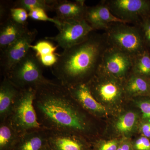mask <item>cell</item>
<instances>
[{"label":"cell","instance_id":"1","mask_svg":"<svg viewBox=\"0 0 150 150\" xmlns=\"http://www.w3.org/2000/svg\"><path fill=\"white\" fill-rule=\"evenodd\" d=\"M35 88L33 105L41 128L71 132L88 139L92 133L91 115L74 99L68 88L48 79Z\"/></svg>","mask_w":150,"mask_h":150},{"label":"cell","instance_id":"2","mask_svg":"<svg viewBox=\"0 0 150 150\" xmlns=\"http://www.w3.org/2000/svg\"><path fill=\"white\" fill-rule=\"evenodd\" d=\"M108 46L104 33L93 31L83 42L58 54L57 62L51 67L52 74L67 87L88 83L99 70Z\"/></svg>","mask_w":150,"mask_h":150},{"label":"cell","instance_id":"3","mask_svg":"<svg viewBox=\"0 0 150 150\" xmlns=\"http://www.w3.org/2000/svg\"><path fill=\"white\" fill-rule=\"evenodd\" d=\"M103 33L108 46L133 58L147 49L142 33L137 25L115 23L110 25Z\"/></svg>","mask_w":150,"mask_h":150},{"label":"cell","instance_id":"4","mask_svg":"<svg viewBox=\"0 0 150 150\" xmlns=\"http://www.w3.org/2000/svg\"><path fill=\"white\" fill-rule=\"evenodd\" d=\"M43 67L35 52L30 49L27 55L4 76L20 89L35 88L48 80L43 76Z\"/></svg>","mask_w":150,"mask_h":150},{"label":"cell","instance_id":"5","mask_svg":"<svg viewBox=\"0 0 150 150\" xmlns=\"http://www.w3.org/2000/svg\"><path fill=\"white\" fill-rule=\"evenodd\" d=\"M35 88L21 90L11 115L7 119L20 134L41 129L33 105Z\"/></svg>","mask_w":150,"mask_h":150},{"label":"cell","instance_id":"6","mask_svg":"<svg viewBox=\"0 0 150 150\" xmlns=\"http://www.w3.org/2000/svg\"><path fill=\"white\" fill-rule=\"evenodd\" d=\"M88 84L94 97L106 108L119 104L126 96L123 81L99 70Z\"/></svg>","mask_w":150,"mask_h":150},{"label":"cell","instance_id":"7","mask_svg":"<svg viewBox=\"0 0 150 150\" xmlns=\"http://www.w3.org/2000/svg\"><path fill=\"white\" fill-rule=\"evenodd\" d=\"M61 21V26L58 28L59 33L55 36L46 37V39L55 41L64 50L83 42L94 31L85 19Z\"/></svg>","mask_w":150,"mask_h":150},{"label":"cell","instance_id":"8","mask_svg":"<svg viewBox=\"0 0 150 150\" xmlns=\"http://www.w3.org/2000/svg\"><path fill=\"white\" fill-rule=\"evenodd\" d=\"M113 15L127 23L137 24L150 16L149 0H107L103 1Z\"/></svg>","mask_w":150,"mask_h":150},{"label":"cell","instance_id":"9","mask_svg":"<svg viewBox=\"0 0 150 150\" xmlns=\"http://www.w3.org/2000/svg\"><path fill=\"white\" fill-rule=\"evenodd\" d=\"M37 34L36 29H28L21 37L1 51L0 65L4 76L27 55Z\"/></svg>","mask_w":150,"mask_h":150},{"label":"cell","instance_id":"10","mask_svg":"<svg viewBox=\"0 0 150 150\" xmlns=\"http://www.w3.org/2000/svg\"><path fill=\"white\" fill-rule=\"evenodd\" d=\"M133 57L108 46L103 56L99 70L124 81L131 72Z\"/></svg>","mask_w":150,"mask_h":150},{"label":"cell","instance_id":"11","mask_svg":"<svg viewBox=\"0 0 150 150\" xmlns=\"http://www.w3.org/2000/svg\"><path fill=\"white\" fill-rule=\"evenodd\" d=\"M48 144L53 150H90L89 143L79 134L48 131Z\"/></svg>","mask_w":150,"mask_h":150},{"label":"cell","instance_id":"12","mask_svg":"<svg viewBox=\"0 0 150 150\" xmlns=\"http://www.w3.org/2000/svg\"><path fill=\"white\" fill-rule=\"evenodd\" d=\"M68 88L71 95L90 115L101 117L107 114V110L93 96L88 83H81Z\"/></svg>","mask_w":150,"mask_h":150},{"label":"cell","instance_id":"13","mask_svg":"<svg viewBox=\"0 0 150 150\" xmlns=\"http://www.w3.org/2000/svg\"><path fill=\"white\" fill-rule=\"evenodd\" d=\"M84 19L94 31L105 30L115 23H126L113 15L103 1L93 6H87Z\"/></svg>","mask_w":150,"mask_h":150},{"label":"cell","instance_id":"14","mask_svg":"<svg viewBox=\"0 0 150 150\" xmlns=\"http://www.w3.org/2000/svg\"><path fill=\"white\" fill-rule=\"evenodd\" d=\"M21 90L4 76L0 85V122L9 117Z\"/></svg>","mask_w":150,"mask_h":150},{"label":"cell","instance_id":"15","mask_svg":"<svg viewBox=\"0 0 150 150\" xmlns=\"http://www.w3.org/2000/svg\"><path fill=\"white\" fill-rule=\"evenodd\" d=\"M83 0L69 1L56 0L54 11L56 18L60 21L71 19H84L87 6Z\"/></svg>","mask_w":150,"mask_h":150},{"label":"cell","instance_id":"16","mask_svg":"<svg viewBox=\"0 0 150 150\" xmlns=\"http://www.w3.org/2000/svg\"><path fill=\"white\" fill-rule=\"evenodd\" d=\"M48 145V131L41 128L21 134L13 150H43Z\"/></svg>","mask_w":150,"mask_h":150},{"label":"cell","instance_id":"17","mask_svg":"<svg viewBox=\"0 0 150 150\" xmlns=\"http://www.w3.org/2000/svg\"><path fill=\"white\" fill-rule=\"evenodd\" d=\"M27 24H22L11 18L1 23L0 50L3 51L25 33L28 30Z\"/></svg>","mask_w":150,"mask_h":150},{"label":"cell","instance_id":"18","mask_svg":"<svg viewBox=\"0 0 150 150\" xmlns=\"http://www.w3.org/2000/svg\"><path fill=\"white\" fill-rule=\"evenodd\" d=\"M126 96L150 97V80L131 73L123 81Z\"/></svg>","mask_w":150,"mask_h":150},{"label":"cell","instance_id":"19","mask_svg":"<svg viewBox=\"0 0 150 150\" xmlns=\"http://www.w3.org/2000/svg\"><path fill=\"white\" fill-rule=\"evenodd\" d=\"M139 116L138 113L129 110L116 118L113 124L114 130L122 138H130L138 129Z\"/></svg>","mask_w":150,"mask_h":150},{"label":"cell","instance_id":"20","mask_svg":"<svg viewBox=\"0 0 150 150\" xmlns=\"http://www.w3.org/2000/svg\"><path fill=\"white\" fill-rule=\"evenodd\" d=\"M21 134L8 119L0 122V150H13Z\"/></svg>","mask_w":150,"mask_h":150},{"label":"cell","instance_id":"21","mask_svg":"<svg viewBox=\"0 0 150 150\" xmlns=\"http://www.w3.org/2000/svg\"><path fill=\"white\" fill-rule=\"evenodd\" d=\"M131 73L150 80V53L147 48L133 58Z\"/></svg>","mask_w":150,"mask_h":150},{"label":"cell","instance_id":"22","mask_svg":"<svg viewBox=\"0 0 150 150\" xmlns=\"http://www.w3.org/2000/svg\"><path fill=\"white\" fill-rule=\"evenodd\" d=\"M56 0H18L13 2L14 8H21L29 12L31 10L40 8L46 11H54Z\"/></svg>","mask_w":150,"mask_h":150},{"label":"cell","instance_id":"23","mask_svg":"<svg viewBox=\"0 0 150 150\" xmlns=\"http://www.w3.org/2000/svg\"><path fill=\"white\" fill-rule=\"evenodd\" d=\"M122 138L89 142L90 150H117Z\"/></svg>","mask_w":150,"mask_h":150},{"label":"cell","instance_id":"24","mask_svg":"<svg viewBox=\"0 0 150 150\" xmlns=\"http://www.w3.org/2000/svg\"><path fill=\"white\" fill-rule=\"evenodd\" d=\"M57 46H54L51 42L47 40H40L34 45H30V49H32L38 58L41 56L54 54Z\"/></svg>","mask_w":150,"mask_h":150},{"label":"cell","instance_id":"25","mask_svg":"<svg viewBox=\"0 0 150 150\" xmlns=\"http://www.w3.org/2000/svg\"><path fill=\"white\" fill-rule=\"evenodd\" d=\"M28 13V16L34 20L50 22L54 23L57 28L61 26V21L57 19L56 18H52L49 17L46 14V11L42 9H34L30 11Z\"/></svg>","mask_w":150,"mask_h":150},{"label":"cell","instance_id":"26","mask_svg":"<svg viewBox=\"0 0 150 150\" xmlns=\"http://www.w3.org/2000/svg\"><path fill=\"white\" fill-rule=\"evenodd\" d=\"M137 105L141 112L143 121L150 122V97L137 98Z\"/></svg>","mask_w":150,"mask_h":150},{"label":"cell","instance_id":"27","mask_svg":"<svg viewBox=\"0 0 150 150\" xmlns=\"http://www.w3.org/2000/svg\"><path fill=\"white\" fill-rule=\"evenodd\" d=\"M135 25L139 28L147 48H150V16L143 19Z\"/></svg>","mask_w":150,"mask_h":150},{"label":"cell","instance_id":"28","mask_svg":"<svg viewBox=\"0 0 150 150\" xmlns=\"http://www.w3.org/2000/svg\"><path fill=\"white\" fill-rule=\"evenodd\" d=\"M11 18L18 23L26 24L28 12L21 8H12L10 11Z\"/></svg>","mask_w":150,"mask_h":150},{"label":"cell","instance_id":"29","mask_svg":"<svg viewBox=\"0 0 150 150\" xmlns=\"http://www.w3.org/2000/svg\"><path fill=\"white\" fill-rule=\"evenodd\" d=\"M133 143L134 150H150L149 139L142 136Z\"/></svg>","mask_w":150,"mask_h":150},{"label":"cell","instance_id":"30","mask_svg":"<svg viewBox=\"0 0 150 150\" xmlns=\"http://www.w3.org/2000/svg\"><path fill=\"white\" fill-rule=\"evenodd\" d=\"M13 3L11 5L8 4L6 2L3 1L1 2L0 6V18L1 23L11 18L10 11L11 8L13 7Z\"/></svg>","mask_w":150,"mask_h":150},{"label":"cell","instance_id":"31","mask_svg":"<svg viewBox=\"0 0 150 150\" xmlns=\"http://www.w3.org/2000/svg\"><path fill=\"white\" fill-rule=\"evenodd\" d=\"M58 54H48L46 56L39 57L40 62L43 67H51L54 66L58 60Z\"/></svg>","mask_w":150,"mask_h":150},{"label":"cell","instance_id":"32","mask_svg":"<svg viewBox=\"0 0 150 150\" xmlns=\"http://www.w3.org/2000/svg\"><path fill=\"white\" fill-rule=\"evenodd\" d=\"M117 150H134L133 143L130 138H122Z\"/></svg>","mask_w":150,"mask_h":150},{"label":"cell","instance_id":"33","mask_svg":"<svg viewBox=\"0 0 150 150\" xmlns=\"http://www.w3.org/2000/svg\"><path fill=\"white\" fill-rule=\"evenodd\" d=\"M140 131L143 136L150 139V122L143 121L140 125Z\"/></svg>","mask_w":150,"mask_h":150},{"label":"cell","instance_id":"34","mask_svg":"<svg viewBox=\"0 0 150 150\" xmlns=\"http://www.w3.org/2000/svg\"><path fill=\"white\" fill-rule=\"evenodd\" d=\"M43 150H53L52 149H51V148L48 145H47V146L44 148V149Z\"/></svg>","mask_w":150,"mask_h":150},{"label":"cell","instance_id":"35","mask_svg":"<svg viewBox=\"0 0 150 150\" xmlns=\"http://www.w3.org/2000/svg\"></svg>","mask_w":150,"mask_h":150}]
</instances>
